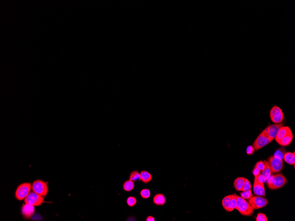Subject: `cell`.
<instances>
[{
    "label": "cell",
    "mask_w": 295,
    "mask_h": 221,
    "mask_svg": "<svg viewBox=\"0 0 295 221\" xmlns=\"http://www.w3.org/2000/svg\"><path fill=\"white\" fill-rule=\"evenodd\" d=\"M266 182L270 190H277L283 187L287 183V180L284 175L278 173L271 175Z\"/></svg>",
    "instance_id": "obj_1"
},
{
    "label": "cell",
    "mask_w": 295,
    "mask_h": 221,
    "mask_svg": "<svg viewBox=\"0 0 295 221\" xmlns=\"http://www.w3.org/2000/svg\"><path fill=\"white\" fill-rule=\"evenodd\" d=\"M235 209L239 211L242 215L251 216L253 215L254 209L248 202L240 196H237Z\"/></svg>",
    "instance_id": "obj_2"
},
{
    "label": "cell",
    "mask_w": 295,
    "mask_h": 221,
    "mask_svg": "<svg viewBox=\"0 0 295 221\" xmlns=\"http://www.w3.org/2000/svg\"><path fill=\"white\" fill-rule=\"evenodd\" d=\"M272 142L270 139L268 137L267 132L264 130L257 137L253 143V147L254 151H257L263 147H264Z\"/></svg>",
    "instance_id": "obj_3"
},
{
    "label": "cell",
    "mask_w": 295,
    "mask_h": 221,
    "mask_svg": "<svg viewBox=\"0 0 295 221\" xmlns=\"http://www.w3.org/2000/svg\"><path fill=\"white\" fill-rule=\"evenodd\" d=\"M32 189V186L30 183H25L21 184L16 189L15 197L19 200L25 199L29 193Z\"/></svg>",
    "instance_id": "obj_4"
},
{
    "label": "cell",
    "mask_w": 295,
    "mask_h": 221,
    "mask_svg": "<svg viewBox=\"0 0 295 221\" xmlns=\"http://www.w3.org/2000/svg\"><path fill=\"white\" fill-rule=\"evenodd\" d=\"M44 201L43 196L36 193L35 192H30L28 196L25 199V203L31 204L34 206H38L41 205Z\"/></svg>",
    "instance_id": "obj_5"
},
{
    "label": "cell",
    "mask_w": 295,
    "mask_h": 221,
    "mask_svg": "<svg viewBox=\"0 0 295 221\" xmlns=\"http://www.w3.org/2000/svg\"><path fill=\"white\" fill-rule=\"evenodd\" d=\"M248 200V203L254 210L263 208L267 205L268 201L267 199L261 196H252Z\"/></svg>",
    "instance_id": "obj_6"
},
{
    "label": "cell",
    "mask_w": 295,
    "mask_h": 221,
    "mask_svg": "<svg viewBox=\"0 0 295 221\" xmlns=\"http://www.w3.org/2000/svg\"><path fill=\"white\" fill-rule=\"evenodd\" d=\"M267 162L271 171V173L279 172L283 169L284 166L283 160L277 157L271 156L268 159Z\"/></svg>",
    "instance_id": "obj_7"
},
{
    "label": "cell",
    "mask_w": 295,
    "mask_h": 221,
    "mask_svg": "<svg viewBox=\"0 0 295 221\" xmlns=\"http://www.w3.org/2000/svg\"><path fill=\"white\" fill-rule=\"evenodd\" d=\"M32 189L33 192L43 196H46L48 192L47 184L41 180L35 181L33 183Z\"/></svg>",
    "instance_id": "obj_8"
},
{
    "label": "cell",
    "mask_w": 295,
    "mask_h": 221,
    "mask_svg": "<svg viewBox=\"0 0 295 221\" xmlns=\"http://www.w3.org/2000/svg\"><path fill=\"white\" fill-rule=\"evenodd\" d=\"M282 126H283V124H275L269 125L266 129H265V130L267 132L268 137L272 141L276 137L279 129Z\"/></svg>",
    "instance_id": "obj_9"
},
{
    "label": "cell",
    "mask_w": 295,
    "mask_h": 221,
    "mask_svg": "<svg viewBox=\"0 0 295 221\" xmlns=\"http://www.w3.org/2000/svg\"><path fill=\"white\" fill-rule=\"evenodd\" d=\"M253 191L255 195L265 196L266 195V191L264 183H260L254 179Z\"/></svg>",
    "instance_id": "obj_10"
},
{
    "label": "cell",
    "mask_w": 295,
    "mask_h": 221,
    "mask_svg": "<svg viewBox=\"0 0 295 221\" xmlns=\"http://www.w3.org/2000/svg\"><path fill=\"white\" fill-rule=\"evenodd\" d=\"M34 206L31 204L26 203L21 208V212L23 216L27 218H30L35 212Z\"/></svg>",
    "instance_id": "obj_11"
},
{
    "label": "cell",
    "mask_w": 295,
    "mask_h": 221,
    "mask_svg": "<svg viewBox=\"0 0 295 221\" xmlns=\"http://www.w3.org/2000/svg\"><path fill=\"white\" fill-rule=\"evenodd\" d=\"M291 132H292V131H291L290 127H288V126H282L279 129L276 137L275 138V140L278 143L285 136H286L287 134H289Z\"/></svg>",
    "instance_id": "obj_12"
},
{
    "label": "cell",
    "mask_w": 295,
    "mask_h": 221,
    "mask_svg": "<svg viewBox=\"0 0 295 221\" xmlns=\"http://www.w3.org/2000/svg\"><path fill=\"white\" fill-rule=\"evenodd\" d=\"M293 138L292 132L287 134L284 137L279 141L277 143L282 146H288L292 143Z\"/></svg>",
    "instance_id": "obj_13"
},
{
    "label": "cell",
    "mask_w": 295,
    "mask_h": 221,
    "mask_svg": "<svg viewBox=\"0 0 295 221\" xmlns=\"http://www.w3.org/2000/svg\"><path fill=\"white\" fill-rule=\"evenodd\" d=\"M222 204L223 208L225 211L231 212L232 210V203H231V195L224 197L222 201Z\"/></svg>",
    "instance_id": "obj_14"
},
{
    "label": "cell",
    "mask_w": 295,
    "mask_h": 221,
    "mask_svg": "<svg viewBox=\"0 0 295 221\" xmlns=\"http://www.w3.org/2000/svg\"><path fill=\"white\" fill-rule=\"evenodd\" d=\"M283 160L289 164L294 165L295 163V153L290 152H285Z\"/></svg>",
    "instance_id": "obj_15"
},
{
    "label": "cell",
    "mask_w": 295,
    "mask_h": 221,
    "mask_svg": "<svg viewBox=\"0 0 295 221\" xmlns=\"http://www.w3.org/2000/svg\"><path fill=\"white\" fill-rule=\"evenodd\" d=\"M245 178L243 177H238L235 179L234 181L233 184L235 190H236L237 191H242V190Z\"/></svg>",
    "instance_id": "obj_16"
},
{
    "label": "cell",
    "mask_w": 295,
    "mask_h": 221,
    "mask_svg": "<svg viewBox=\"0 0 295 221\" xmlns=\"http://www.w3.org/2000/svg\"><path fill=\"white\" fill-rule=\"evenodd\" d=\"M154 204L159 206H163L166 203V198L162 194H158L153 198Z\"/></svg>",
    "instance_id": "obj_17"
},
{
    "label": "cell",
    "mask_w": 295,
    "mask_h": 221,
    "mask_svg": "<svg viewBox=\"0 0 295 221\" xmlns=\"http://www.w3.org/2000/svg\"><path fill=\"white\" fill-rule=\"evenodd\" d=\"M141 180L145 184H147L152 179V176L151 174L146 171H142L141 173Z\"/></svg>",
    "instance_id": "obj_18"
},
{
    "label": "cell",
    "mask_w": 295,
    "mask_h": 221,
    "mask_svg": "<svg viewBox=\"0 0 295 221\" xmlns=\"http://www.w3.org/2000/svg\"><path fill=\"white\" fill-rule=\"evenodd\" d=\"M264 162L265 165H266V167H265L263 170L262 171L261 174L264 176L267 180L271 175V171L269 165L267 161L265 160Z\"/></svg>",
    "instance_id": "obj_19"
},
{
    "label": "cell",
    "mask_w": 295,
    "mask_h": 221,
    "mask_svg": "<svg viewBox=\"0 0 295 221\" xmlns=\"http://www.w3.org/2000/svg\"><path fill=\"white\" fill-rule=\"evenodd\" d=\"M134 182L131 180H126L123 185V188L126 192H130L134 189Z\"/></svg>",
    "instance_id": "obj_20"
},
{
    "label": "cell",
    "mask_w": 295,
    "mask_h": 221,
    "mask_svg": "<svg viewBox=\"0 0 295 221\" xmlns=\"http://www.w3.org/2000/svg\"><path fill=\"white\" fill-rule=\"evenodd\" d=\"M283 113L282 110L279 107L277 106H274L270 111V117L276 116L280 114Z\"/></svg>",
    "instance_id": "obj_21"
},
{
    "label": "cell",
    "mask_w": 295,
    "mask_h": 221,
    "mask_svg": "<svg viewBox=\"0 0 295 221\" xmlns=\"http://www.w3.org/2000/svg\"><path fill=\"white\" fill-rule=\"evenodd\" d=\"M129 180L135 182L136 180H141V175L137 171H133L129 176Z\"/></svg>",
    "instance_id": "obj_22"
},
{
    "label": "cell",
    "mask_w": 295,
    "mask_h": 221,
    "mask_svg": "<svg viewBox=\"0 0 295 221\" xmlns=\"http://www.w3.org/2000/svg\"><path fill=\"white\" fill-rule=\"evenodd\" d=\"M284 118V114L282 113L276 116L271 117L270 119L273 123L275 124H279L281 123Z\"/></svg>",
    "instance_id": "obj_23"
},
{
    "label": "cell",
    "mask_w": 295,
    "mask_h": 221,
    "mask_svg": "<svg viewBox=\"0 0 295 221\" xmlns=\"http://www.w3.org/2000/svg\"><path fill=\"white\" fill-rule=\"evenodd\" d=\"M285 153V149L284 148H280L277 150L275 152L274 156L277 158H279L280 160H283V157H284V154Z\"/></svg>",
    "instance_id": "obj_24"
},
{
    "label": "cell",
    "mask_w": 295,
    "mask_h": 221,
    "mask_svg": "<svg viewBox=\"0 0 295 221\" xmlns=\"http://www.w3.org/2000/svg\"><path fill=\"white\" fill-rule=\"evenodd\" d=\"M240 196L241 197L244 199L245 200H249L253 196L252 193V191L250 190L245 191L240 193Z\"/></svg>",
    "instance_id": "obj_25"
},
{
    "label": "cell",
    "mask_w": 295,
    "mask_h": 221,
    "mask_svg": "<svg viewBox=\"0 0 295 221\" xmlns=\"http://www.w3.org/2000/svg\"><path fill=\"white\" fill-rule=\"evenodd\" d=\"M251 183H250V182L249 180L248 179L245 178L244 185H243V188L242 192H245V191L250 190H251Z\"/></svg>",
    "instance_id": "obj_26"
},
{
    "label": "cell",
    "mask_w": 295,
    "mask_h": 221,
    "mask_svg": "<svg viewBox=\"0 0 295 221\" xmlns=\"http://www.w3.org/2000/svg\"><path fill=\"white\" fill-rule=\"evenodd\" d=\"M140 194L144 199H148L150 196V191L148 189H143L140 192Z\"/></svg>",
    "instance_id": "obj_27"
},
{
    "label": "cell",
    "mask_w": 295,
    "mask_h": 221,
    "mask_svg": "<svg viewBox=\"0 0 295 221\" xmlns=\"http://www.w3.org/2000/svg\"><path fill=\"white\" fill-rule=\"evenodd\" d=\"M126 202L129 206L132 207L137 203V199L134 197L130 196L128 198Z\"/></svg>",
    "instance_id": "obj_28"
},
{
    "label": "cell",
    "mask_w": 295,
    "mask_h": 221,
    "mask_svg": "<svg viewBox=\"0 0 295 221\" xmlns=\"http://www.w3.org/2000/svg\"><path fill=\"white\" fill-rule=\"evenodd\" d=\"M237 195L236 193L231 195V203H232V210L233 211L236 207V203L237 198Z\"/></svg>",
    "instance_id": "obj_29"
},
{
    "label": "cell",
    "mask_w": 295,
    "mask_h": 221,
    "mask_svg": "<svg viewBox=\"0 0 295 221\" xmlns=\"http://www.w3.org/2000/svg\"><path fill=\"white\" fill-rule=\"evenodd\" d=\"M256 221H268L267 216L263 213H259L256 219Z\"/></svg>",
    "instance_id": "obj_30"
},
{
    "label": "cell",
    "mask_w": 295,
    "mask_h": 221,
    "mask_svg": "<svg viewBox=\"0 0 295 221\" xmlns=\"http://www.w3.org/2000/svg\"><path fill=\"white\" fill-rule=\"evenodd\" d=\"M254 167L260 170L261 171H262L264 169L265 167H266V165H265L264 162L260 161V162H258V163H256Z\"/></svg>",
    "instance_id": "obj_31"
},
{
    "label": "cell",
    "mask_w": 295,
    "mask_h": 221,
    "mask_svg": "<svg viewBox=\"0 0 295 221\" xmlns=\"http://www.w3.org/2000/svg\"><path fill=\"white\" fill-rule=\"evenodd\" d=\"M254 179L260 183H264L267 181V179L262 174H260L258 176H254Z\"/></svg>",
    "instance_id": "obj_32"
},
{
    "label": "cell",
    "mask_w": 295,
    "mask_h": 221,
    "mask_svg": "<svg viewBox=\"0 0 295 221\" xmlns=\"http://www.w3.org/2000/svg\"><path fill=\"white\" fill-rule=\"evenodd\" d=\"M254 148L252 146L250 145L247 147V148L246 149V154H248V155H251L254 154Z\"/></svg>",
    "instance_id": "obj_33"
},
{
    "label": "cell",
    "mask_w": 295,
    "mask_h": 221,
    "mask_svg": "<svg viewBox=\"0 0 295 221\" xmlns=\"http://www.w3.org/2000/svg\"><path fill=\"white\" fill-rule=\"evenodd\" d=\"M252 174L254 175V176H258L260 174H261V171L260 170L258 169L256 167L254 168L253 170H252Z\"/></svg>",
    "instance_id": "obj_34"
},
{
    "label": "cell",
    "mask_w": 295,
    "mask_h": 221,
    "mask_svg": "<svg viewBox=\"0 0 295 221\" xmlns=\"http://www.w3.org/2000/svg\"><path fill=\"white\" fill-rule=\"evenodd\" d=\"M146 221H155V219L154 218L153 216H148L147 218L146 219Z\"/></svg>",
    "instance_id": "obj_35"
}]
</instances>
